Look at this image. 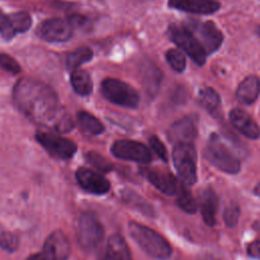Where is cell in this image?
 I'll return each instance as SVG.
<instances>
[{"label": "cell", "instance_id": "1", "mask_svg": "<svg viewBox=\"0 0 260 260\" xmlns=\"http://www.w3.org/2000/svg\"><path fill=\"white\" fill-rule=\"evenodd\" d=\"M17 109L34 123L57 133H67L74 122L67 110L60 105L54 89L48 84L32 79H19L12 92Z\"/></svg>", "mask_w": 260, "mask_h": 260}, {"label": "cell", "instance_id": "2", "mask_svg": "<svg viewBox=\"0 0 260 260\" xmlns=\"http://www.w3.org/2000/svg\"><path fill=\"white\" fill-rule=\"evenodd\" d=\"M128 230L131 238L150 257L158 260H167L171 257L170 244L154 230L135 221L129 223Z\"/></svg>", "mask_w": 260, "mask_h": 260}, {"label": "cell", "instance_id": "3", "mask_svg": "<svg viewBox=\"0 0 260 260\" xmlns=\"http://www.w3.org/2000/svg\"><path fill=\"white\" fill-rule=\"evenodd\" d=\"M204 156L209 164L226 174H237L241 164L231 149L216 134H212L204 149Z\"/></svg>", "mask_w": 260, "mask_h": 260}, {"label": "cell", "instance_id": "4", "mask_svg": "<svg viewBox=\"0 0 260 260\" xmlns=\"http://www.w3.org/2000/svg\"><path fill=\"white\" fill-rule=\"evenodd\" d=\"M176 172L183 185L190 187L197 181L196 149L192 142L176 144L172 153Z\"/></svg>", "mask_w": 260, "mask_h": 260}, {"label": "cell", "instance_id": "5", "mask_svg": "<svg viewBox=\"0 0 260 260\" xmlns=\"http://www.w3.org/2000/svg\"><path fill=\"white\" fill-rule=\"evenodd\" d=\"M102 94L109 102L124 107L134 109L139 104V94L128 83L116 79L107 78L101 84Z\"/></svg>", "mask_w": 260, "mask_h": 260}, {"label": "cell", "instance_id": "6", "mask_svg": "<svg viewBox=\"0 0 260 260\" xmlns=\"http://www.w3.org/2000/svg\"><path fill=\"white\" fill-rule=\"evenodd\" d=\"M104 233L102 222L92 212L86 211L79 216L76 237L81 248L85 250L95 249L103 241Z\"/></svg>", "mask_w": 260, "mask_h": 260}, {"label": "cell", "instance_id": "7", "mask_svg": "<svg viewBox=\"0 0 260 260\" xmlns=\"http://www.w3.org/2000/svg\"><path fill=\"white\" fill-rule=\"evenodd\" d=\"M170 39L183 50L196 64L202 66L206 61V52L195 36L185 26L171 24L168 29Z\"/></svg>", "mask_w": 260, "mask_h": 260}, {"label": "cell", "instance_id": "8", "mask_svg": "<svg viewBox=\"0 0 260 260\" xmlns=\"http://www.w3.org/2000/svg\"><path fill=\"white\" fill-rule=\"evenodd\" d=\"M184 26L195 36L206 54L215 52L222 43L223 36L212 21L191 20Z\"/></svg>", "mask_w": 260, "mask_h": 260}, {"label": "cell", "instance_id": "9", "mask_svg": "<svg viewBox=\"0 0 260 260\" xmlns=\"http://www.w3.org/2000/svg\"><path fill=\"white\" fill-rule=\"evenodd\" d=\"M36 139L50 155L59 159H69L77 150V146L72 140L55 133L38 131Z\"/></svg>", "mask_w": 260, "mask_h": 260}, {"label": "cell", "instance_id": "10", "mask_svg": "<svg viewBox=\"0 0 260 260\" xmlns=\"http://www.w3.org/2000/svg\"><path fill=\"white\" fill-rule=\"evenodd\" d=\"M112 154L123 160H132L139 164H148L152 160L149 148L138 141L121 139L113 143Z\"/></svg>", "mask_w": 260, "mask_h": 260}, {"label": "cell", "instance_id": "11", "mask_svg": "<svg viewBox=\"0 0 260 260\" xmlns=\"http://www.w3.org/2000/svg\"><path fill=\"white\" fill-rule=\"evenodd\" d=\"M73 34V26L68 20L50 18L42 22L39 35L48 42H66Z\"/></svg>", "mask_w": 260, "mask_h": 260}, {"label": "cell", "instance_id": "12", "mask_svg": "<svg viewBox=\"0 0 260 260\" xmlns=\"http://www.w3.org/2000/svg\"><path fill=\"white\" fill-rule=\"evenodd\" d=\"M75 177L78 185L83 190L95 195L106 194L111 188V184L106 177L87 168H79Z\"/></svg>", "mask_w": 260, "mask_h": 260}, {"label": "cell", "instance_id": "13", "mask_svg": "<svg viewBox=\"0 0 260 260\" xmlns=\"http://www.w3.org/2000/svg\"><path fill=\"white\" fill-rule=\"evenodd\" d=\"M99 260H132L124 238L119 234H113L102 250Z\"/></svg>", "mask_w": 260, "mask_h": 260}, {"label": "cell", "instance_id": "14", "mask_svg": "<svg viewBox=\"0 0 260 260\" xmlns=\"http://www.w3.org/2000/svg\"><path fill=\"white\" fill-rule=\"evenodd\" d=\"M43 251L56 260H68L71 248L65 234L62 231H55L46 239Z\"/></svg>", "mask_w": 260, "mask_h": 260}, {"label": "cell", "instance_id": "15", "mask_svg": "<svg viewBox=\"0 0 260 260\" xmlns=\"http://www.w3.org/2000/svg\"><path fill=\"white\" fill-rule=\"evenodd\" d=\"M142 173L146 179L161 193L166 195L177 194L180 185L172 174L151 169H144Z\"/></svg>", "mask_w": 260, "mask_h": 260}, {"label": "cell", "instance_id": "16", "mask_svg": "<svg viewBox=\"0 0 260 260\" xmlns=\"http://www.w3.org/2000/svg\"><path fill=\"white\" fill-rule=\"evenodd\" d=\"M230 120L233 126L247 138L257 139L260 136L259 126L245 111L241 109H233L230 112Z\"/></svg>", "mask_w": 260, "mask_h": 260}, {"label": "cell", "instance_id": "17", "mask_svg": "<svg viewBox=\"0 0 260 260\" xmlns=\"http://www.w3.org/2000/svg\"><path fill=\"white\" fill-rule=\"evenodd\" d=\"M169 6L190 13L211 14L219 9L220 4L214 0H169Z\"/></svg>", "mask_w": 260, "mask_h": 260}, {"label": "cell", "instance_id": "18", "mask_svg": "<svg viewBox=\"0 0 260 260\" xmlns=\"http://www.w3.org/2000/svg\"><path fill=\"white\" fill-rule=\"evenodd\" d=\"M196 136V127L190 118H183L171 125L168 137L175 145L179 143L192 142Z\"/></svg>", "mask_w": 260, "mask_h": 260}, {"label": "cell", "instance_id": "19", "mask_svg": "<svg viewBox=\"0 0 260 260\" xmlns=\"http://www.w3.org/2000/svg\"><path fill=\"white\" fill-rule=\"evenodd\" d=\"M31 25V18L28 13L19 11L7 16V24L1 31L4 39L9 40L14 37L15 34L26 31Z\"/></svg>", "mask_w": 260, "mask_h": 260}, {"label": "cell", "instance_id": "20", "mask_svg": "<svg viewBox=\"0 0 260 260\" xmlns=\"http://www.w3.org/2000/svg\"><path fill=\"white\" fill-rule=\"evenodd\" d=\"M260 93V79L255 75L246 77L238 86L236 95L243 105L253 104Z\"/></svg>", "mask_w": 260, "mask_h": 260}, {"label": "cell", "instance_id": "21", "mask_svg": "<svg viewBox=\"0 0 260 260\" xmlns=\"http://www.w3.org/2000/svg\"><path fill=\"white\" fill-rule=\"evenodd\" d=\"M218 207V198L212 189H205L200 196V208L203 220L208 225L215 224V215Z\"/></svg>", "mask_w": 260, "mask_h": 260}, {"label": "cell", "instance_id": "22", "mask_svg": "<svg viewBox=\"0 0 260 260\" xmlns=\"http://www.w3.org/2000/svg\"><path fill=\"white\" fill-rule=\"evenodd\" d=\"M77 122L81 130L90 135H100L105 131L103 123L93 115L85 111H79L76 115Z\"/></svg>", "mask_w": 260, "mask_h": 260}, {"label": "cell", "instance_id": "23", "mask_svg": "<svg viewBox=\"0 0 260 260\" xmlns=\"http://www.w3.org/2000/svg\"><path fill=\"white\" fill-rule=\"evenodd\" d=\"M71 85L76 93L88 95L92 90V81L89 74L81 69H75L71 73Z\"/></svg>", "mask_w": 260, "mask_h": 260}, {"label": "cell", "instance_id": "24", "mask_svg": "<svg viewBox=\"0 0 260 260\" xmlns=\"http://www.w3.org/2000/svg\"><path fill=\"white\" fill-rule=\"evenodd\" d=\"M178 197H177V204L179 205V207L184 210L187 213L193 214L197 211L198 205L197 202L195 200V198L193 197L192 193L187 189V186L185 185H180V188L177 192Z\"/></svg>", "mask_w": 260, "mask_h": 260}, {"label": "cell", "instance_id": "25", "mask_svg": "<svg viewBox=\"0 0 260 260\" xmlns=\"http://www.w3.org/2000/svg\"><path fill=\"white\" fill-rule=\"evenodd\" d=\"M92 58V51L88 47H81L75 50L74 52L68 54L66 58V65L69 69L75 70L78 67L91 60Z\"/></svg>", "mask_w": 260, "mask_h": 260}, {"label": "cell", "instance_id": "26", "mask_svg": "<svg viewBox=\"0 0 260 260\" xmlns=\"http://www.w3.org/2000/svg\"><path fill=\"white\" fill-rule=\"evenodd\" d=\"M199 102L201 106L204 107L206 110L213 111L218 107L220 103V98L213 88L205 87L200 90Z\"/></svg>", "mask_w": 260, "mask_h": 260}, {"label": "cell", "instance_id": "27", "mask_svg": "<svg viewBox=\"0 0 260 260\" xmlns=\"http://www.w3.org/2000/svg\"><path fill=\"white\" fill-rule=\"evenodd\" d=\"M19 246L18 237L0 224V247L8 252H14Z\"/></svg>", "mask_w": 260, "mask_h": 260}, {"label": "cell", "instance_id": "28", "mask_svg": "<svg viewBox=\"0 0 260 260\" xmlns=\"http://www.w3.org/2000/svg\"><path fill=\"white\" fill-rule=\"evenodd\" d=\"M166 59L175 71L183 72L186 69V57L181 50L170 49L166 53Z\"/></svg>", "mask_w": 260, "mask_h": 260}, {"label": "cell", "instance_id": "29", "mask_svg": "<svg viewBox=\"0 0 260 260\" xmlns=\"http://www.w3.org/2000/svg\"><path fill=\"white\" fill-rule=\"evenodd\" d=\"M160 79H161V74L159 70L155 68L153 65L147 66L144 81L149 94H154L156 92L160 83Z\"/></svg>", "mask_w": 260, "mask_h": 260}, {"label": "cell", "instance_id": "30", "mask_svg": "<svg viewBox=\"0 0 260 260\" xmlns=\"http://www.w3.org/2000/svg\"><path fill=\"white\" fill-rule=\"evenodd\" d=\"M87 160L88 162L94 167L95 169H98L99 171L103 172V173H107L110 172L113 169V164L106 158L105 156H103L102 154L95 152V151H89L86 154Z\"/></svg>", "mask_w": 260, "mask_h": 260}, {"label": "cell", "instance_id": "31", "mask_svg": "<svg viewBox=\"0 0 260 260\" xmlns=\"http://www.w3.org/2000/svg\"><path fill=\"white\" fill-rule=\"evenodd\" d=\"M240 217V208L237 204H232L228 206L223 212V220L226 226L234 228Z\"/></svg>", "mask_w": 260, "mask_h": 260}, {"label": "cell", "instance_id": "32", "mask_svg": "<svg viewBox=\"0 0 260 260\" xmlns=\"http://www.w3.org/2000/svg\"><path fill=\"white\" fill-rule=\"evenodd\" d=\"M0 67L13 74H17L21 70L19 64L11 56L3 53H0Z\"/></svg>", "mask_w": 260, "mask_h": 260}, {"label": "cell", "instance_id": "33", "mask_svg": "<svg viewBox=\"0 0 260 260\" xmlns=\"http://www.w3.org/2000/svg\"><path fill=\"white\" fill-rule=\"evenodd\" d=\"M148 141H149V144H150L151 148L156 153V155L160 159H162L164 161H167V159H168V152H167V148H166L165 144L161 142V140L157 136L152 135V136L149 137Z\"/></svg>", "mask_w": 260, "mask_h": 260}, {"label": "cell", "instance_id": "34", "mask_svg": "<svg viewBox=\"0 0 260 260\" xmlns=\"http://www.w3.org/2000/svg\"><path fill=\"white\" fill-rule=\"evenodd\" d=\"M248 254L257 260H260V241H255L248 247Z\"/></svg>", "mask_w": 260, "mask_h": 260}, {"label": "cell", "instance_id": "35", "mask_svg": "<svg viewBox=\"0 0 260 260\" xmlns=\"http://www.w3.org/2000/svg\"><path fill=\"white\" fill-rule=\"evenodd\" d=\"M68 21L71 23L72 26H85L87 19L82 15L75 14V15H71L68 18Z\"/></svg>", "mask_w": 260, "mask_h": 260}, {"label": "cell", "instance_id": "36", "mask_svg": "<svg viewBox=\"0 0 260 260\" xmlns=\"http://www.w3.org/2000/svg\"><path fill=\"white\" fill-rule=\"evenodd\" d=\"M27 260H56V259L43 251V252L31 255L30 257L27 258Z\"/></svg>", "mask_w": 260, "mask_h": 260}, {"label": "cell", "instance_id": "37", "mask_svg": "<svg viewBox=\"0 0 260 260\" xmlns=\"http://www.w3.org/2000/svg\"><path fill=\"white\" fill-rule=\"evenodd\" d=\"M7 24V16L0 9V32L5 28Z\"/></svg>", "mask_w": 260, "mask_h": 260}, {"label": "cell", "instance_id": "38", "mask_svg": "<svg viewBox=\"0 0 260 260\" xmlns=\"http://www.w3.org/2000/svg\"><path fill=\"white\" fill-rule=\"evenodd\" d=\"M254 194L256 195V196H258V197H260V183H258L257 185H256V187L254 188Z\"/></svg>", "mask_w": 260, "mask_h": 260}]
</instances>
